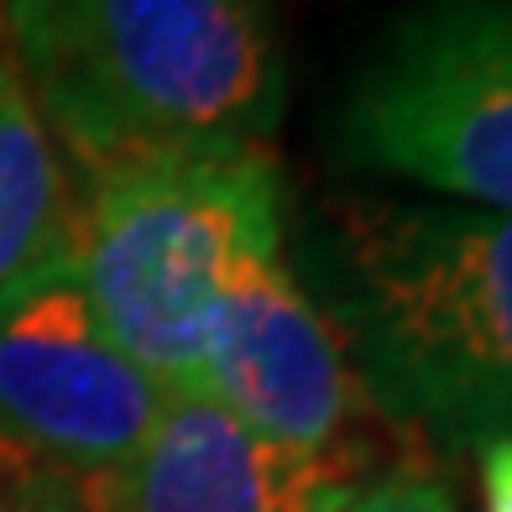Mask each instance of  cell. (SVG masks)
Instances as JSON below:
<instances>
[{"label": "cell", "mask_w": 512, "mask_h": 512, "mask_svg": "<svg viewBox=\"0 0 512 512\" xmlns=\"http://www.w3.org/2000/svg\"><path fill=\"white\" fill-rule=\"evenodd\" d=\"M340 512H455L450 465L418 439L398 460L377 465V476H366Z\"/></svg>", "instance_id": "9c48e42d"}, {"label": "cell", "mask_w": 512, "mask_h": 512, "mask_svg": "<svg viewBox=\"0 0 512 512\" xmlns=\"http://www.w3.org/2000/svg\"><path fill=\"white\" fill-rule=\"evenodd\" d=\"M16 497V512H100L89 481H74V476H16L11 486Z\"/></svg>", "instance_id": "30bf717a"}, {"label": "cell", "mask_w": 512, "mask_h": 512, "mask_svg": "<svg viewBox=\"0 0 512 512\" xmlns=\"http://www.w3.org/2000/svg\"><path fill=\"white\" fill-rule=\"evenodd\" d=\"M74 173L37 110L16 53L0 42V288L74 246Z\"/></svg>", "instance_id": "ba28073f"}, {"label": "cell", "mask_w": 512, "mask_h": 512, "mask_svg": "<svg viewBox=\"0 0 512 512\" xmlns=\"http://www.w3.org/2000/svg\"><path fill=\"white\" fill-rule=\"evenodd\" d=\"M199 392L241 429L304 455H377L366 398L345 335L298 283L283 251L251 262L230 283L204 345Z\"/></svg>", "instance_id": "8992f818"}, {"label": "cell", "mask_w": 512, "mask_h": 512, "mask_svg": "<svg viewBox=\"0 0 512 512\" xmlns=\"http://www.w3.org/2000/svg\"><path fill=\"white\" fill-rule=\"evenodd\" d=\"M168 408L110 340L68 256L0 288V465L16 476H110Z\"/></svg>", "instance_id": "5b68a950"}, {"label": "cell", "mask_w": 512, "mask_h": 512, "mask_svg": "<svg viewBox=\"0 0 512 512\" xmlns=\"http://www.w3.org/2000/svg\"><path fill=\"white\" fill-rule=\"evenodd\" d=\"M481 512H512V439L481 445Z\"/></svg>", "instance_id": "8fae6325"}, {"label": "cell", "mask_w": 512, "mask_h": 512, "mask_svg": "<svg viewBox=\"0 0 512 512\" xmlns=\"http://www.w3.org/2000/svg\"><path fill=\"white\" fill-rule=\"evenodd\" d=\"M377 455H304L241 429L204 392H168L121 471L84 476L100 512H340Z\"/></svg>", "instance_id": "52a82bcc"}, {"label": "cell", "mask_w": 512, "mask_h": 512, "mask_svg": "<svg viewBox=\"0 0 512 512\" xmlns=\"http://www.w3.org/2000/svg\"><path fill=\"white\" fill-rule=\"evenodd\" d=\"M330 262L335 330L377 413L424 445L512 439V215L361 199Z\"/></svg>", "instance_id": "6da1fadb"}, {"label": "cell", "mask_w": 512, "mask_h": 512, "mask_svg": "<svg viewBox=\"0 0 512 512\" xmlns=\"http://www.w3.org/2000/svg\"><path fill=\"white\" fill-rule=\"evenodd\" d=\"M53 0H0V42L6 48H21L32 32H37V21L48 16Z\"/></svg>", "instance_id": "7c38bea8"}, {"label": "cell", "mask_w": 512, "mask_h": 512, "mask_svg": "<svg viewBox=\"0 0 512 512\" xmlns=\"http://www.w3.org/2000/svg\"><path fill=\"white\" fill-rule=\"evenodd\" d=\"M0 512H16V497L11 492H0Z\"/></svg>", "instance_id": "4fadbf2b"}, {"label": "cell", "mask_w": 512, "mask_h": 512, "mask_svg": "<svg viewBox=\"0 0 512 512\" xmlns=\"http://www.w3.org/2000/svg\"><path fill=\"white\" fill-rule=\"evenodd\" d=\"M74 262L110 340L168 392H199L230 283L283 251L272 142L131 152L79 173Z\"/></svg>", "instance_id": "3957f363"}, {"label": "cell", "mask_w": 512, "mask_h": 512, "mask_svg": "<svg viewBox=\"0 0 512 512\" xmlns=\"http://www.w3.org/2000/svg\"><path fill=\"white\" fill-rule=\"evenodd\" d=\"M340 142L450 204L512 215V0H418L351 79Z\"/></svg>", "instance_id": "277c9868"}, {"label": "cell", "mask_w": 512, "mask_h": 512, "mask_svg": "<svg viewBox=\"0 0 512 512\" xmlns=\"http://www.w3.org/2000/svg\"><path fill=\"white\" fill-rule=\"evenodd\" d=\"M11 53L68 173L131 152L272 142L283 115L272 0H53Z\"/></svg>", "instance_id": "7a4b0ae2"}]
</instances>
